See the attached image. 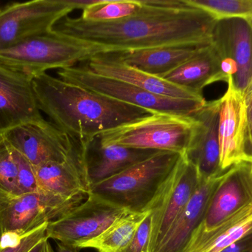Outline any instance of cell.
I'll list each match as a JSON object with an SVG mask.
<instances>
[{"label": "cell", "mask_w": 252, "mask_h": 252, "mask_svg": "<svg viewBox=\"0 0 252 252\" xmlns=\"http://www.w3.org/2000/svg\"><path fill=\"white\" fill-rule=\"evenodd\" d=\"M19 195L16 152L0 132V198Z\"/></svg>", "instance_id": "27"}, {"label": "cell", "mask_w": 252, "mask_h": 252, "mask_svg": "<svg viewBox=\"0 0 252 252\" xmlns=\"http://www.w3.org/2000/svg\"><path fill=\"white\" fill-rule=\"evenodd\" d=\"M57 74L59 78L66 82L148 109L153 113L191 116L207 103L206 100L175 99L154 94L128 83L97 75L83 66L60 69Z\"/></svg>", "instance_id": "6"}, {"label": "cell", "mask_w": 252, "mask_h": 252, "mask_svg": "<svg viewBox=\"0 0 252 252\" xmlns=\"http://www.w3.org/2000/svg\"><path fill=\"white\" fill-rule=\"evenodd\" d=\"M47 224L22 237H15L11 242L2 238L0 244V252H28L38 242L47 238Z\"/></svg>", "instance_id": "28"}, {"label": "cell", "mask_w": 252, "mask_h": 252, "mask_svg": "<svg viewBox=\"0 0 252 252\" xmlns=\"http://www.w3.org/2000/svg\"><path fill=\"white\" fill-rule=\"evenodd\" d=\"M79 249L59 243L56 252H78Z\"/></svg>", "instance_id": "34"}, {"label": "cell", "mask_w": 252, "mask_h": 252, "mask_svg": "<svg viewBox=\"0 0 252 252\" xmlns=\"http://www.w3.org/2000/svg\"><path fill=\"white\" fill-rule=\"evenodd\" d=\"M181 156L176 152L160 151L123 173L93 185L90 193L130 213L150 212Z\"/></svg>", "instance_id": "3"}, {"label": "cell", "mask_w": 252, "mask_h": 252, "mask_svg": "<svg viewBox=\"0 0 252 252\" xmlns=\"http://www.w3.org/2000/svg\"><path fill=\"white\" fill-rule=\"evenodd\" d=\"M213 44L221 58L223 72L232 77L235 89L242 94L252 77L251 20L218 21Z\"/></svg>", "instance_id": "12"}, {"label": "cell", "mask_w": 252, "mask_h": 252, "mask_svg": "<svg viewBox=\"0 0 252 252\" xmlns=\"http://www.w3.org/2000/svg\"><path fill=\"white\" fill-rule=\"evenodd\" d=\"M28 252H56L53 251L49 239L47 238H44L38 242L36 245L34 246Z\"/></svg>", "instance_id": "33"}, {"label": "cell", "mask_w": 252, "mask_h": 252, "mask_svg": "<svg viewBox=\"0 0 252 252\" xmlns=\"http://www.w3.org/2000/svg\"><path fill=\"white\" fill-rule=\"evenodd\" d=\"M142 6V0H100L84 9L81 18L94 22L120 20L133 16Z\"/></svg>", "instance_id": "25"}, {"label": "cell", "mask_w": 252, "mask_h": 252, "mask_svg": "<svg viewBox=\"0 0 252 252\" xmlns=\"http://www.w3.org/2000/svg\"><path fill=\"white\" fill-rule=\"evenodd\" d=\"M149 213H130L120 217L98 236L79 244L77 248L94 249L98 252H121L133 239Z\"/></svg>", "instance_id": "24"}, {"label": "cell", "mask_w": 252, "mask_h": 252, "mask_svg": "<svg viewBox=\"0 0 252 252\" xmlns=\"http://www.w3.org/2000/svg\"><path fill=\"white\" fill-rule=\"evenodd\" d=\"M227 170L216 177L201 180L190 201L155 252H185L192 234L204 219L212 196Z\"/></svg>", "instance_id": "20"}, {"label": "cell", "mask_w": 252, "mask_h": 252, "mask_svg": "<svg viewBox=\"0 0 252 252\" xmlns=\"http://www.w3.org/2000/svg\"><path fill=\"white\" fill-rule=\"evenodd\" d=\"M160 151L136 149L121 145H103L98 136L88 142L87 165L90 188L130 167L148 159Z\"/></svg>", "instance_id": "19"}, {"label": "cell", "mask_w": 252, "mask_h": 252, "mask_svg": "<svg viewBox=\"0 0 252 252\" xmlns=\"http://www.w3.org/2000/svg\"><path fill=\"white\" fill-rule=\"evenodd\" d=\"M15 152L18 162V185L21 195L39 191L35 167L20 153L16 150Z\"/></svg>", "instance_id": "29"}, {"label": "cell", "mask_w": 252, "mask_h": 252, "mask_svg": "<svg viewBox=\"0 0 252 252\" xmlns=\"http://www.w3.org/2000/svg\"><path fill=\"white\" fill-rule=\"evenodd\" d=\"M1 133L35 168L47 163L64 162L72 147V137L45 119L24 123Z\"/></svg>", "instance_id": "11"}, {"label": "cell", "mask_w": 252, "mask_h": 252, "mask_svg": "<svg viewBox=\"0 0 252 252\" xmlns=\"http://www.w3.org/2000/svg\"><path fill=\"white\" fill-rule=\"evenodd\" d=\"M220 252H252V232L235 241Z\"/></svg>", "instance_id": "32"}, {"label": "cell", "mask_w": 252, "mask_h": 252, "mask_svg": "<svg viewBox=\"0 0 252 252\" xmlns=\"http://www.w3.org/2000/svg\"><path fill=\"white\" fill-rule=\"evenodd\" d=\"M201 182L196 167L182 155L161 194L153 204L148 252H155L190 201Z\"/></svg>", "instance_id": "10"}, {"label": "cell", "mask_w": 252, "mask_h": 252, "mask_svg": "<svg viewBox=\"0 0 252 252\" xmlns=\"http://www.w3.org/2000/svg\"><path fill=\"white\" fill-rule=\"evenodd\" d=\"M252 204V162L243 161L225 173L196 230L210 232Z\"/></svg>", "instance_id": "14"}, {"label": "cell", "mask_w": 252, "mask_h": 252, "mask_svg": "<svg viewBox=\"0 0 252 252\" xmlns=\"http://www.w3.org/2000/svg\"><path fill=\"white\" fill-rule=\"evenodd\" d=\"M95 54L87 46L52 31L0 50V65L32 80L48 70L71 68Z\"/></svg>", "instance_id": "4"}, {"label": "cell", "mask_w": 252, "mask_h": 252, "mask_svg": "<svg viewBox=\"0 0 252 252\" xmlns=\"http://www.w3.org/2000/svg\"><path fill=\"white\" fill-rule=\"evenodd\" d=\"M130 212L90 193L84 202L47 224L48 239L77 247L96 238L120 217Z\"/></svg>", "instance_id": "9"}, {"label": "cell", "mask_w": 252, "mask_h": 252, "mask_svg": "<svg viewBox=\"0 0 252 252\" xmlns=\"http://www.w3.org/2000/svg\"><path fill=\"white\" fill-rule=\"evenodd\" d=\"M83 67L97 75L128 83L154 94L175 99L205 100L202 93L179 87L127 65L114 53L94 55Z\"/></svg>", "instance_id": "17"}, {"label": "cell", "mask_w": 252, "mask_h": 252, "mask_svg": "<svg viewBox=\"0 0 252 252\" xmlns=\"http://www.w3.org/2000/svg\"><path fill=\"white\" fill-rule=\"evenodd\" d=\"M220 99L207 102L192 115L195 125L184 155L196 167L201 180L212 179L224 172L220 169Z\"/></svg>", "instance_id": "15"}, {"label": "cell", "mask_w": 252, "mask_h": 252, "mask_svg": "<svg viewBox=\"0 0 252 252\" xmlns=\"http://www.w3.org/2000/svg\"><path fill=\"white\" fill-rule=\"evenodd\" d=\"M208 45L173 46L114 53L127 65L161 78Z\"/></svg>", "instance_id": "22"}, {"label": "cell", "mask_w": 252, "mask_h": 252, "mask_svg": "<svg viewBox=\"0 0 252 252\" xmlns=\"http://www.w3.org/2000/svg\"><path fill=\"white\" fill-rule=\"evenodd\" d=\"M227 90L220 99L219 145L220 169L223 171L243 161H250L246 154L247 113L243 95L235 89L232 77Z\"/></svg>", "instance_id": "16"}, {"label": "cell", "mask_w": 252, "mask_h": 252, "mask_svg": "<svg viewBox=\"0 0 252 252\" xmlns=\"http://www.w3.org/2000/svg\"><path fill=\"white\" fill-rule=\"evenodd\" d=\"M216 20L243 19L252 20V0H186Z\"/></svg>", "instance_id": "26"}, {"label": "cell", "mask_w": 252, "mask_h": 252, "mask_svg": "<svg viewBox=\"0 0 252 252\" xmlns=\"http://www.w3.org/2000/svg\"><path fill=\"white\" fill-rule=\"evenodd\" d=\"M1 241H2V236H1V233H0V244H1Z\"/></svg>", "instance_id": "35"}, {"label": "cell", "mask_w": 252, "mask_h": 252, "mask_svg": "<svg viewBox=\"0 0 252 252\" xmlns=\"http://www.w3.org/2000/svg\"><path fill=\"white\" fill-rule=\"evenodd\" d=\"M194 125L195 119L192 115L153 113L102 133L98 137L103 145H121L184 155Z\"/></svg>", "instance_id": "5"}, {"label": "cell", "mask_w": 252, "mask_h": 252, "mask_svg": "<svg viewBox=\"0 0 252 252\" xmlns=\"http://www.w3.org/2000/svg\"><path fill=\"white\" fill-rule=\"evenodd\" d=\"M72 137L67 159L35 167L39 190L63 198L89 195L90 184L87 165V146L90 141Z\"/></svg>", "instance_id": "13"}, {"label": "cell", "mask_w": 252, "mask_h": 252, "mask_svg": "<svg viewBox=\"0 0 252 252\" xmlns=\"http://www.w3.org/2000/svg\"><path fill=\"white\" fill-rule=\"evenodd\" d=\"M32 81L40 110L65 134L83 140L91 141L102 133L153 114L47 72Z\"/></svg>", "instance_id": "2"}, {"label": "cell", "mask_w": 252, "mask_h": 252, "mask_svg": "<svg viewBox=\"0 0 252 252\" xmlns=\"http://www.w3.org/2000/svg\"><path fill=\"white\" fill-rule=\"evenodd\" d=\"M87 196L63 198L39 190L0 198V233L2 237L23 236L62 217Z\"/></svg>", "instance_id": "7"}, {"label": "cell", "mask_w": 252, "mask_h": 252, "mask_svg": "<svg viewBox=\"0 0 252 252\" xmlns=\"http://www.w3.org/2000/svg\"><path fill=\"white\" fill-rule=\"evenodd\" d=\"M247 113V141L246 154L252 162V77L242 93Z\"/></svg>", "instance_id": "31"}, {"label": "cell", "mask_w": 252, "mask_h": 252, "mask_svg": "<svg viewBox=\"0 0 252 252\" xmlns=\"http://www.w3.org/2000/svg\"><path fill=\"white\" fill-rule=\"evenodd\" d=\"M161 78L175 85L201 93L209 84L220 81L227 83L229 78L223 72V62L213 43Z\"/></svg>", "instance_id": "21"}, {"label": "cell", "mask_w": 252, "mask_h": 252, "mask_svg": "<svg viewBox=\"0 0 252 252\" xmlns=\"http://www.w3.org/2000/svg\"><path fill=\"white\" fill-rule=\"evenodd\" d=\"M252 232V204L210 232L196 230L185 252H220Z\"/></svg>", "instance_id": "23"}, {"label": "cell", "mask_w": 252, "mask_h": 252, "mask_svg": "<svg viewBox=\"0 0 252 252\" xmlns=\"http://www.w3.org/2000/svg\"><path fill=\"white\" fill-rule=\"evenodd\" d=\"M252 23V20H251Z\"/></svg>", "instance_id": "36"}, {"label": "cell", "mask_w": 252, "mask_h": 252, "mask_svg": "<svg viewBox=\"0 0 252 252\" xmlns=\"http://www.w3.org/2000/svg\"><path fill=\"white\" fill-rule=\"evenodd\" d=\"M133 16L94 22L69 16L52 31L81 43L96 54L213 43L218 21L186 0H142Z\"/></svg>", "instance_id": "1"}, {"label": "cell", "mask_w": 252, "mask_h": 252, "mask_svg": "<svg viewBox=\"0 0 252 252\" xmlns=\"http://www.w3.org/2000/svg\"><path fill=\"white\" fill-rule=\"evenodd\" d=\"M152 229V216L151 212L138 228L128 245L121 252H148L150 239Z\"/></svg>", "instance_id": "30"}, {"label": "cell", "mask_w": 252, "mask_h": 252, "mask_svg": "<svg viewBox=\"0 0 252 252\" xmlns=\"http://www.w3.org/2000/svg\"><path fill=\"white\" fill-rule=\"evenodd\" d=\"M43 119L32 80L0 65V132Z\"/></svg>", "instance_id": "18"}, {"label": "cell", "mask_w": 252, "mask_h": 252, "mask_svg": "<svg viewBox=\"0 0 252 252\" xmlns=\"http://www.w3.org/2000/svg\"><path fill=\"white\" fill-rule=\"evenodd\" d=\"M72 10L69 0H32L0 7V50L51 32Z\"/></svg>", "instance_id": "8"}]
</instances>
